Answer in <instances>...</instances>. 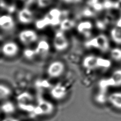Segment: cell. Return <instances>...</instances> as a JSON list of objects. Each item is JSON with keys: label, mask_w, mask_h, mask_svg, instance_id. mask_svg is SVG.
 <instances>
[{"label": "cell", "mask_w": 121, "mask_h": 121, "mask_svg": "<svg viewBox=\"0 0 121 121\" xmlns=\"http://www.w3.org/2000/svg\"><path fill=\"white\" fill-rule=\"evenodd\" d=\"M85 45L88 48H96L103 52L107 51L109 47L108 39L106 36L103 34L99 35L87 41Z\"/></svg>", "instance_id": "obj_1"}, {"label": "cell", "mask_w": 121, "mask_h": 121, "mask_svg": "<svg viewBox=\"0 0 121 121\" xmlns=\"http://www.w3.org/2000/svg\"><path fill=\"white\" fill-rule=\"evenodd\" d=\"M65 69V66L63 62L60 60H55L52 62L47 66V74L51 78H58L63 74Z\"/></svg>", "instance_id": "obj_2"}, {"label": "cell", "mask_w": 121, "mask_h": 121, "mask_svg": "<svg viewBox=\"0 0 121 121\" xmlns=\"http://www.w3.org/2000/svg\"><path fill=\"white\" fill-rule=\"evenodd\" d=\"M35 110L36 114L39 115H49L54 111V106L52 103L44 99H40L35 105Z\"/></svg>", "instance_id": "obj_3"}, {"label": "cell", "mask_w": 121, "mask_h": 121, "mask_svg": "<svg viewBox=\"0 0 121 121\" xmlns=\"http://www.w3.org/2000/svg\"><path fill=\"white\" fill-rule=\"evenodd\" d=\"M69 43L64 31L60 30L56 32L53 39V46L56 50L59 52L64 51L68 48Z\"/></svg>", "instance_id": "obj_4"}, {"label": "cell", "mask_w": 121, "mask_h": 121, "mask_svg": "<svg viewBox=\"0 0 121 121\" xmlns=\"http://www.w3.org/2000/svg\"><path fill=\"white\" fill-rule=\"evenodd\" d=\"M18 105L22 110L30 111L35 109L33 97L28 92H22L17 97Z\"/></svg>", "instance_id": "obj_5"}, {"label": "cell", "mask_w": 121, "mask_h": 121, "mask_svg": "<svg viewBox=\"0 0 121 121\" xmlns=\"http://www.w3.org/2000/svg\"><path fill=\"white\" fill-rule=\"evenodd\" d=\"M19 39L20 42L25 45H29L36 42L38 39L37 32L32 29H25L20 32Z\"/></svg>", "instance_id": "obj_6"}, {"label": "cell", "mask_w": 121, "mask_h": 121, "mask_svg": "<svg viewBox=\"0 0 121 121\" xmlns=\"http://www.w3.org/2000/svg\"><path fill=\"white\" fill-rule=\"evenodd\" d=\"M51 97L55 100H62L68 95V90L65 86L62 83H57L51 88L50 90Z\"/></svg>", "instance_id": "obj_7"}, {"label": "cell", "mask_w": 121, "mask_h": 121, "mask_svg": "<svg viewBox=\"0 0 121 121\" xmlns=\"http://www.w3.org/2000/svg\"><path fill=\"white\" fill-rule=\"evenodd\" d=\"M19 51V46L14 42H8L4 43L2 47L3 54L8 57H13L17 55Z\"/></svg>", "instance_id": "obj_8"}, {"label": "cell", "mask_w": 121, "mask_h": 121, "mask_svg": "<svg viewBox=\"0 0 121 121\" xmlns=\"http://www.w3.org/2000/svg\"><path fill=\"white\" fill-rule=\"evenodd\" d=\"M98 57L93 55H87L82 60V66L88 70H94L99 69Z\"/></svg>", "instance_id": "obj_9"}, {"label": "cell", "mask_w": 121, "mask_h": 121, "mask_svg": "<svg viewBox=\"0 0 121 121\" xmlns=\"http://www.w3.org/2000/svg\"><path fill=\"white\" fill-rule=\"evenodd\" d=\"M34 14L28 8H23L19 12L18 18L19 21L23 24H29L34 20Z\"/></svg>", "instance_id": "obj_10"}, {"label": "cell", "mask_w": 121, "mask_h": 121, "mask_svg": "<svg viewBox=\"0 0 121 121\" xmlns=\"http://www.w3.org/2000/svg\"><path fill=\"white\" fill-rule=\"evenodd\" d=\"M13 18L9 14H3L0 16V28L5 30H9L14 27Z\"/></svg>", "instance_id": "obj_11"}, {"label": "cell", "mask_w": 121, "mask_h": 121, "mask_svg": "<svg viewBox=\"0 0 121 121\" xmlns=\"http://www.w3.org/2000/svg\"><path fill=\"white\" fill-rule=\"evenodd\" d=\"M107 101L114 108L121 110V91L112 92L108 96Z\"/></svg>", "instance_id": "obj_12"}, {"label": "cell", "mask_w": 121, "mask_h": 121, "mask_svg": "<svg viewBox=\"0 0 121 121\" xmlns=\"http://www.w3.org/2000/svg\"><path fill=\"white\" fill-rule=\"evenodd\" d=\"M92 28V23L89 21H84L79 23L77 27L79 32L85 35L86 36H90V30Z\"/></svg>", "instance_id": "obj_13"}, {"label": "cell", "mask_w": 121, "mask_h": 121, "mask_svg": "<svg viewBox=\"0 0 121 121\" xmlns=\"http://www.w3.org/2000/svg\"><path fill=\"white\" fill-rule=\"evenodd\" d=\"M0 111L6 115H11L16 112V107L13 103L6 100L3 101L0 106Z\"/></svg>", "instance_id": "obj_14"}, {"label": "cell", "mask_w": 121, "mask_h": 121, "mask_svg": "<svg viewBox=\"0 0 121 121\" xmlns=\"http://www.w3.org/2000/svg\"><path fill=\"white\" fill-rule=\"evenodd\" d=\"M108 78L112 87H120L121 86V69L115 70Z\"/></svg>", "instance_id": "obj_15"}, {"label": "cell", "mask_w": 121, "mask_h": 121, "mask_svg": "<svg viewBox=\"0 0 121 121\" xmlns=\"http://www.w3.org/2000/svg\"><path fill=\"white\" fill-rule=\"evenodd\" d=\"M12 91L11 89L3 83H0V100L5 101L11 96Z\"/></svg>", "instance_id": "obj_16"}, {"label": "cell", "mask_w": 121, "mask_h": 121, "mask_svg": "<svg viewBox=\"0 0 121 121\" xmlns=\"http://www.w3.org/2000/svg\"><path fill=\"white\" fill-rule=\"evenodd\" d=\"M49 48H50V45L47 41L40 40L38 42L35 50L36 54H43L48 52Z\"/></svg>", "instance_id": "obj_17"}, {"label": "cell", "mask_w": 121, "mask_h": 121, "mask_svg": "<svg viewBox=\"0 0 121 121\" xmlns=\"http://www.w3.org/2000/svg\"><path fill=\"white\" fill-rule=\"evenodd\" d=\"M36 27L39 29H44L45 27L51 25V19L47 15V16H45L44 18L42 19H38L36 22Z\"/></svg>", "instance_id": "obj_18"}, {"label": "cell", "mask_w": 121, "mask_h": 121, "mask_svg": "<svg viewBox=\"0 0 121 121\" xmlns=\"http://www.w3.org/2000/svg\"><path fill=\"white\" fill-rule=\"evenodd\" d=\"M111 35L114 42L118 44H121V28H114L111 30Z\"/></svg>", "instance_id": "obj_19"}, {"label": "cell", "mask_w": 121, "mask_h": 121, "mask_svg": "<svg viewBox=\"0 0 121 121\" xmlns=\"http://www.w3.org/2000/svg\"><path fill=\"white\" fill-rule=\"evenodd\" d=\"M74 24L75 23L73 20L69 19H65L63 20L60 21V29L64 31L72 28L74 26Z\"/></svg>", "instance_id": "obj_20"}, {"label": "cell", "mask_w": 121, "mask_h": 121, "mask_svg": "<svg viewBox=\"0 0 121 121\" xmlns=\"http://www.w3.org/2000/svg\"><path fill=\"white\" fill-rule=\"evenodd\" d=\"M98 63L99 69H107L111 65V62L109 60L100 57H98Z\"/></svg>", "instance_id": "obj_21"}, {"label": "cell", "mask_w": 121, "mask_h": 121, "mask_svg": "<svg viewBox=\"0 0 121 121\" xmlns=\"http://www.w3.org/2000/svg\"><path fill=\"white\" fill-rule=\"evenodd\" d=\"M111 56L114 60L116 61L121 60V49L114 48L111 51Z\"/></svg>", "instance_id": "obj_22"}, {"label": "cell", "mask_w": 121, "mask_h": 121, "mask_svg": "<svg viewBox=\"0 0 121 121\" xmlns=\"http://www.w3.org/2000/svg\"><path fill=\"white\" fill-rule=\"evenodd\" d=\"M104 9H117L120 7V3L118 2H113L109 0H106L103 3Z\"/></svg>", "instance_id": "obj_23"}, {"label": "cell", "mask_w": 121, "mask_h": 121, "mask_svg": "<svg viewBox=\"0 0 121 121\" xmlns=\"http://www.w3.org/2000/svg\"><path fill=\"white\" fill-rule=\"evenodd\" d=\"M60 16H61L60 11L57 9H53L49 11L48 13V16L52 18L60 19Z\"/></svg>", "instance_id": "obj_24"}, {"label": "cell", "mask_w": 121, "mask_h": 121, "mask_svg": "<svg viewBox=\"0 0 121 121\" xmlns=\"http://www.w3.org/2000/svg\"><path fill=\"white\" fill-rule=\"evenodd\" d=\"M105 91H100V92H99L98 94L97 95L96 97V99L97 101L99 103H104L105 101L108 99V97H106L105 95Z\"/></svg>", "instance_id": "obj_25"}, {"label": "cell", "mask_w": 121, "mask_h": 121, "mask_svg": "<svg viewBox=\"0 0 121 121\" xmlns=\"http://www.w3.org/2000/svg\"><path fill=\"white\" fill-rule=\"evenodd\" d=\"M53 0H37L38 5L40 8H44L50 5Z\"/></svg>", "instance_id": "obj_26"}, {"label": "cell", "mask_w": 121, "mask_h": 121, "mask_svg": "<svg viewBox=\"0 0 121 121\" xmlns=\"http://www.w3.org/2000/svg\"><path fill=\"white\" fill-rule=\"evenodd\" d=\"M36 54V51L35 49H30V48H27L24 51V55L27 57L31 58L34 56Z\"/></svg>", "instance_id": "obj_27"}, {"label": "cell", "mask_w": 121, "mask_h": 121, "mask_svg": "<svg viewBox=\"0 0 121 121\" xmlns=\"http://www.w3.org/2000/svg\"><path fill=\"white\" fill-rule=\"evenodd\" d=\"M92 6L95 10L96 11H100L101 10H102L103 9H104V8L103 3H99V2H97V3L93 4Z\"/></svg>", "instance_id": "obj_28"}, {"label": "cell", "mask_w": 121, "mask_h": 121, "mask_svg": "<svg viewBox=\"0 0 121 121\" xmlns=\"http://www.w3.org/2000/svg\"><path fill=\"white\" fill-rule=\"evenodd\" d=\"M106 23L104 21H98L96 22V26L98 29L101 30H104L106 28Z\"/></svg>", "instance_id": "obj_29"}, {"label": "cell", "mask_w": 121, "mask_h": 121, "mask_svg": "<svg viewBox=\"0 0 121 121\" xmlns=\"http://www.w3.org/2000/svg\"><path fill=\"white\" fill-rule=\"evenodd\" d=\"M114 21V18L113 15L111 14H107L106 16L105 17V19L104 20V22L106 23V24L107 23H111Z\"/></svg>", "instance_id": "obj_30"}, {"label": "cell", "mask_w": 121, "mask_h": 121, "mask_svg": "<svg viewBox=\"0 0 121 121\" xmlns=\"http://www.w3.org/2000/svg\"><path fill=\"white\" fill-rule=\"evenodd\" d=\"M1 121H19V120L16 117L8 116H6L5 117H4L3 119H2Z\"/></svg>", "instance_id": "obj_31"}, {"label": "cell", "mask_w": 121, "mask_h": 121, "mask_svg": "<svg viewBox=\"0 0 121 121\" xmlns=\"http://www.w3.org/2000/svg\"><path fill=\"white\" fill-rule=\"evenodd\" d=\"M85 14L86 16L88 17H91L94 15V12L90 9H86L85 11Z\"/></svg>", "instance_id": "obj_32"}, {"label": "cell", "mask_w": 121, "mask_h": 121, "mask_svg": "<svg viewBox=\"0 0 121 121\" xmlns=\"http://www.w3.org/2000/svg\"><path fill=\"white\" fill-rule=\"evenodd\" d=\"M116 27L118 28H121V17L117 21V22H116Z\"/></svg>", "instance_id": "obj_33"}, {"label": "cell", "mask_w": 121, "mask_h": 121, "mask_svg": "<svg viewBox=\"0 0 121 121\" xmlns=\"http://www.w3.org/2000/svg\"><path fill=\"white\" fill-rule=\"evenodd\" d=\"M119 1H120V2H121V0H119Z\"/></svg>", "instance_id": "obj_34"}, {"label": "cell", "mask_w": 121, "mask_h": 121, "mask_svg": "<svg viewBox=\"0 0 121 121\" xmlns=\"http://www.w3.org/2000/svg\"><path fill=\"white\" fill-rule=\"evenodd\" d=\"M0 113H1V111H0Z\"/></svg>", "instance_id": "obj_35"}]
</instances>
